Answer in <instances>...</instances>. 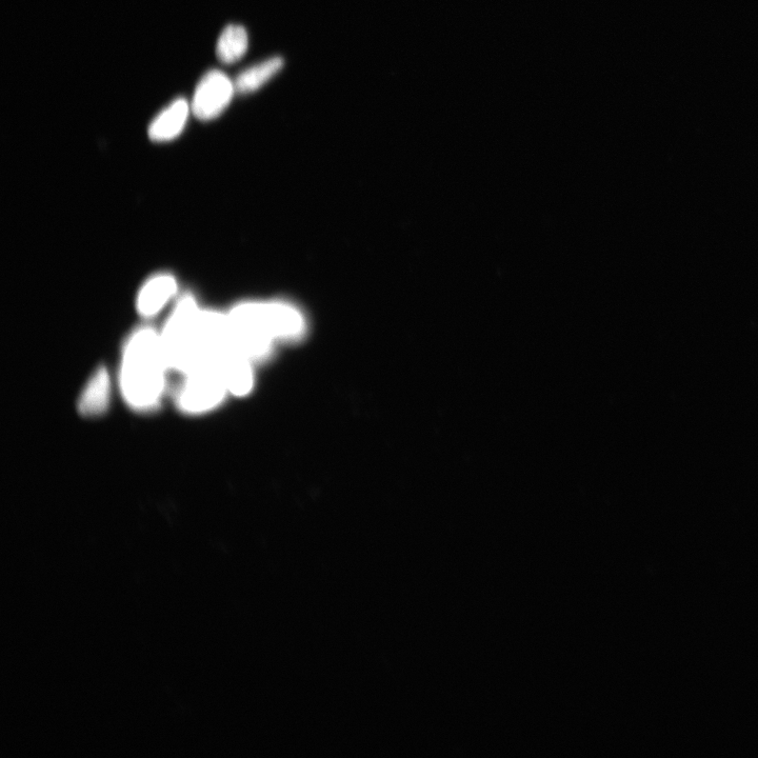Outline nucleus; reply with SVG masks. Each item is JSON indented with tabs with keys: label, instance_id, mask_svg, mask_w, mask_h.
Listing matches in <instances>:
<instances>
[{
	"label": "nucleus",
	"instance_id": "obj_11",
	"mask_svg": "<svg viewBox=\"0 0 758 758\" xmlns=\"http://www.w3.org/2000/svg\"><path fill=\"white\" fill-rule=\"evenodd\" d=\"M284 65L282 57H273L264 63L247 69L235 79V91L241 94H248L261 89L283 69Z\"/></svg>",
	"mask_w": 758,
	"mask_h": 758
},
{
	"label": "nucleus",
	"instance_id": "obj_4",
	"mask_svg": "<svg viewBox=\"0 0 758 758\" xmlns=\"http://www.w3.org/2000/svg\"><path fill=\"white\" fill-rule=\"evenodd\" d=\"M234 345L253 362L266 355L275 342L267 323L263 303L238 304L227 312Z\"/></svg>",
	"mask_w": 758,
	"mask_h": 758
},
{
	"label": "nucleus",
	"instance_id": "obj_2",
	"mask_svg": "<svg viewBox=\"0 0 758 758\" xmlns=\"http://www.w3.org/2000/svg\"><path fill=\"white\" fill-rule=\"evenodd\" d=\"M202 308L194 296L177 299L162 329L159 341L172 373L182 376L196 365L197 329Z\"/></svg>",
	"mask_w": 758,
	"mask_h": 758
},
{
	"label": "nucleus",
	"instance_id": "obj_12",
	"mask_svg": "<svg viewBox=\"0 0 758 758\" xmlns=\"http://www.w3.org/2000/svg\"><path fill=\"white\" fill-rule=\"evenodd\" d=\"M249 38L242 26L230 25L218 38L216 55L226 65L234 64L244 57L248 50Z\"/></svg>",
	"mask_w": 758,
	"mask_h": 758
},
{
	"label": "nucleus",
	"instance_id": "obj_1",
	"mask_svg": "<svg viewBox=\"0 0 758 758\" xmlns=\"http://www.w3.org/2000/svg\"><path fill=\"white\" fill-rule=\"evenodd\" d=\"M172 373L158 330L143 326L124 345L117 373V388L125 404L137 413H150L162 405Z\"/></svg>",
	"mask_w": 758,
	"mask_h": 758
},
{
	"label": "nucleus",
	"instance_id": "obj_7",
	"mask_svg": "<svg viewBox=\"0 0 758 758\" xmlns=\"http://www.w3.org/2000/svg\"><path fill=\"white\" fill-rule=\"evenodd\" d=\"M112 388V377L108 369L99 367L79 395L78 412L85 417H96L106 413L111 404Z\"/></svg>",
	"mask_w": 758,
	"mask_h": 758
},
{
	"label": "nucleus",
	"instance_id": "obj_5",
	"mask_svg": "<svg viewBox=\"0 0 758 758\" xmlns=\"http://www.w3.org/2000/svg\"><path fill=\"white\" fill-rule=\"evenodd\" d=\"M234 93V82L225 73L209 71L195 89L191 110L201 121H212L227 109Z\"/></svg>",
	"mask_w": 758,
	"mask_h": 758
},
{
	"label": "nucleus",
	"instance_id": "obj_10",
	"mask_svg": "<svg viewBox=\"0 0 758 758\" xmlns=\"http://www.w3.org/2000/svg\"><path fill=\"white\" fill-rule=\"evenodd\" d=\"M229 394L232 396H247L254 386L253 362L241 353L229 359L222 370Z\"/></svg>",
	"mask_w": 758,
	"mask_h": 758
},
{
	"label": "nucleus",
	"instance_id": "obj_3",
	"mask_svg": "<svg viewBox=\"0 0 758 758\" xmlns=\"http://www.w3.org/2000/svg\"><path fill=\"white\" fill-rule=\"evenodd\" d=\"M181 377L174 398L177 409L186 415L212 412L230 395L221 371L210 365H198Z\"/></svg>",
	"mask_w": 758,
	"mask_h": 758
},
{
	"label": "nucleus",
	"instance_id": "obj_8",
	"mask_svg": "<svg viewBox=\"0 0 758 758\" xmlns=\"http://www.w3.org/2000/svg\"><path fill=\"white\" fill-rule=\"evenodd\" d=\"M191 107L184 98H177L159 113L148 129L152 142L168 143L181 135L188 122Z\"/></svg>",
	"mask_w": 758,
	"mask_h": 758
},
{
	"label": "nucleus",
	"instance_id": "obj_6",
	"mask_svg": "<svg viewBox=\"0 0 758 758\" xmlns=\"http://www.w3.org/2000/svg\"><path fill=\"white\" fill-rule=\"evenodd\" d=\"M178 291L176 278L170 273L151 276L139 289L136 310L144 318H153L162 313L173 301Z\"/></svg>",
	"mask_w": 758,
	"mask_h": 758
},
{
	"label": "nucleus",
	"instance_id": "obj_9",
	"mask_svg": "<svg viewBox=\"0 0 758 758\" xmlns=\"http://www.w3.org/2000/svg\"><path fill=\"white\" fill-rule=\"evenodd\" d=\"M270 331L277 339H292L304 332L305 322L301 312L286 303H263Z\"/></svg>",
	"mask_w": 758,
	"mask_h": 758
}]
</instances>
